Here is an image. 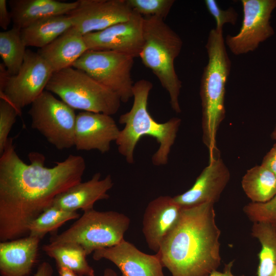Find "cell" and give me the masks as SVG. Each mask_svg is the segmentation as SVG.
<instances>
[{
    "label": "cell",
    "mask_w": 276,
    "mask_h": 276,
    "mask_svg": "<svg viewBox=\"0 0 276 276\" xmlns=\"http://www.w3.org/2000/svg\"><path fill=\"white\" fill-rule=\"evenodd\" d=\"M30 164L17 154L9 138L0 157V241L29 235L31 223L52 205L55 198L81 182L84 158L70 155L51 168L44 165L43 154L32 152Z\"/></svg>",
    "instance_id": "cell-1"
},
{
    "label": "cell",
    "mask_w": 276,
    "mask_h": 276,
    "mask_svg": "<svg viewBox=\"0 0 276 276\" xmlns=\"http://www.w3.org/2000/svg\"><path fill=\"white\" fill-rule=\"evenodd\" d=\"M215 217L212 202L182 208L156 254L172 276H209L219 267L221 231Z\"/></svg>",
    "instance_id": "cell-2"
},
{
    "label": "cell",
    "mask_w": 276,
    "mask_h": 276,
    "mask_svg": "<svg viewBox=\"0 0 276 276\" xmlns=\"http://www.w3.org/2000/svg\"><path fill=\"white\" fill-rule=\"evenodd\" d=\"M152 83L145 79L135 82L133 87V102L130 110L121 115L119 122L124 127L115 141L118 151L129 164L134 162V151L141 138L148 135L155 138L159 146L152 156L156 166L168 163L181 124V119L173 117L160 123L153 119L148 110V99Z\"/></svg>",
    "instance_id": "cell-3"
},
{
    "label": "cell",
    "mask_w": 276,
    "mask_h": 276,
    "mask_svg": "<svg viewBox=\"0 0 276 276\" xmlns=\"http://www.w3.org/2000/svg\"><path fill=\"white\" fill-rule=\"evenodd\" d=\"M225 44L223 31L212 29L205 44L208 62L203 68L199 91L202 142L209 150V158L220 155L216 137L225 117V85L231 68Z\"/></svg>",
    "instance_id": "cell-4"
},
{
    "label": "cell",
    "mask_w": 276,
    "mask_h": 276,
    "mask_svg": "<svg viewBox=\"0 0 276 276\" xmlns=\"http://www.w3.org/2000/svg\"><path fill=\"white\" fill-rule=\"evenodd\" d=\"M144 18V42L139 57L168 92L173 110L179 113L182 83L174 61L181 52L182 40L164 19L155 16Z\"/></svg>",
    "instance_id": "cell-5"
},
{
    "label": "cell",
    "mask_w": 276,
    "mask_h": 276,
    "mask_svg": "<svg viewBox=\"0 0 276 276\" xmlns=\"http://www.w3.org/2000/svg\"><path fill=\"white\" fill-rule=\"evenodd\" d=\"M45 90L57 95L74 109L116 114L121 101L114 92L84 71L70 67L54 73Z\"/></svg>",
    "instance_id": "cell-6"
},
{
    "label": "cell",
    "mask_w": 276,
    "mask_h": 276,
    "mask_svg": "<svg viewBox=\"0 0 276 276\" xmlns=\"http://www.w3.org/2000/svg\"><path fill=\"white\" fill-rule=\"evenodd\" d=\"M130 218L116 211L84 212L67 229L52 236L50 243H73L82 246L87 255L121 242L129 227Z\"/></svg>",
    "instance_id": "cell-7"
},
{
    "label": "cell",
    "mask_w": 276,
    "mask_h": 276,
    "mask_svg": "<svg viewBox=\"0 0 276 276\" xmlns=\"http://www.w3.org/2000/svg\"><path fill=\"white\" fill-rule=\"evenodd\" d=\"M54 72L37 53L27 50L18 72L10 75L0 64V98L10 102L21 113L43 93Z\"/></svg>",
    "instance_id": "cell-8"
},
{
    "label": "cell",
    "mask_w": 276,
    "mask_h": 276,
    "mask_svg": "<svg viewBox=\"0 0 276 276\" xmlns=\"http://www.w3.org/2000/svg\"><path fill=\"white\" fill-rule=\"evenodd\" d=\"M31 127L58 150L74 146L76 116L74 109L44 90L28 111Z\"/></svg>",
    "instance_id": "cell-9"
},
{
    "label": "cell",
    "mask_w": 276,
    "mask_h": 276,
    "mask_svg": "<svg viewBox=\"0 0 276 276\" xmlns=\"http://www.w3.org/2000/svg\"><path fill=\"white\" fill-rule=\"evenodd\" d=\"M133 63L134 58L124 54L88 50L72 67L84 71L126 103L133 97Z\"/></svg>",
    "instance_id": "cell-10"
},
{
    "label": "cell",
    "mask_w": 276,
    "mask_h": 276,
    "mask_svg": "<svg viewBox=\"0 0 276 276\" xmlns=\"http://www.w3.org/2000/svg\"><path fill=\"white\" fill-rule=\"evenodd\" d=\"M242 26L235 35H227L225 43L231 52L240 55L253 52L259 44L274 34L270 25L276 0H241Z\"/></svg>",
    "instance_id": "cell-11"
},
{
    "label": "cell",
    "mask_w": 276,
    "mask_h": 276,
    "mask_svg": "<svg viewBox=\"0 0 276 276\" xmlns=\"http://www.w3.org/2000/svg\"><path fill=\"white\" fill-rule=\"evenodd\" d=\"M144 17L133 10L130 18L83 35L88 50L113 51L139 57L144 42Z\"/></svg>",
    "instance_id": "cell-12"
},
{
    "label": "cell",
    "mask_w": 276,
    "mask_h": 276,
    "mask_svg": "<svg viewBox=\"0 0 276 276\" xmlns=\"http://www.w3.org/2000/svg\"><path fill=\"white\" fill-rule=\"evenodd\" d=\"M77 1V6L67 15L83 35L128 20L133 13L126 0Z\"/></svg>",
    "instance_id": "cell-13"
},
{
    "label": "cell",
    "mask_w": 276,
    "mask_h": 276,
    "mask_svg": "<svg viewBox=\"0 0 276 276\" xmlns=\"http://www.w3.org/2000/svg\"><path fill=\"white\" fill-rule=\"evenodd\" d=\"M120 130L110 115L82 111L76 116L74 146L77 150H97L101 153L109 151Z\"/></svg>",
    "instance_id": "cell-14"
},
{
    "label": "cell",
    "mask_w": 276,
    "mask_h": 276,
    "mask_svg": "<svg viewBox=\"0 0 276 276\" xmlns=\"http://www.w3.org/2000/svg\"><path fill=\"white\" fill-rule=\"evenodd\" d=\"M231 174L228 167L219 157L209 159L208 165L202 171L191 188L173 197L181 208H189L206 202L215 203L228 184Z\"/></svg>",
    "instance_id": "cell-15"
},
{
    "label": "cell",
    "mask_w": 276,
    "mask_h": 276,
    "mask_svg": "<svg viewBox=\"0 0 276 276\" xmlns=\"http://www.w3.org/2000/svg\"><path fill=\"white\" fill-rule=\"evenodd\" d=\"M93 258L110 261L120 270L121 276H165L156 254H145L124 239L113 246L95 250Z\"/></svg>",
    "instance_id": "cell-16"
},
{
    "label": "cell",
    "mask_w": 276,
    "mask_h": 276,
    "mask_svg": "<svg viewBox=\"0 0 276 276\" xmlns=\"http://www.w3.org/2000/svg\"><path fill=\"white\" fill-rule=\"evenodd\" d=\"M182 208L167 195L160 196L147 205L143 215L142 232L150 249L157 253L165 237L174 228Z\"/></svg>",
    "instance_id": "cell-17"
},
{
    "label": "cell",
    "mask_w": 276,
    "mask_h": 276,
    "mask_svg": "<svg viewBox=\"0 0 276 276\" xmlns=\"http://www.w3.org/2000/svg\"><path fill=\"white\" fill-rule=\"evenodd\" d=\"M101 176L100 173H96L90 179L80 182L58 194L52 205L68 211L80 209L85 212L93 209L96 201L109 197L107 192L113 186L110 175L103 179Z\"/></svg>",
    "instance_id": "cell-18"
},
{
    "label": "cell",
    "mask_w": 276,
    "mask_h": 276,
    "mask_svg": "<svg viewBox=\"0 0 276 276\" xmlns=\"http://www.w3.org/2000/svg\"><path fill=\"white\" fill-rule=\"evenodd\" d=\"M40 239L27 236L0 243L2 276H28L36 262Z\"/></svg>",
    "instance_id": "cell-19"
},
{
    "label": "cell",
    "mask_w": 276,
    "mask_h": 276,
    "mask_svg": "<svg viewBox=\"0 0 276 276\" xmlns=\"http://www.w3.org/2000/svg\"><path fill=\"white\" fill-rule=\"evenodd\" d=\"M87 50L83 35L72 27L37 53L56 73L72 67Z\"/></svg>",
    "instance_id": "cell-20"
},
{
    "label": "cell",
    "mask_w": 276,
    "mask_h": 276,
    "mask_svg": "<svg viewBox=\"0 0 276 276\" xmlns=\"http://www.w3.org/2000/svg\"><path fill=\"white\" fill-rule=\"evenodd\" d=\"M8 3L13 27L21 30L44 18L67 15L77 6L78 1L11 0Z\"/></svg>",
    "instance_id": "cell-21"
},
{
    "label": "cell",
    "mask_w": 276,
    "mask_h": 276,
    "mask_svg": "<svg viewBox=\"0 0 276 276\" xmlns=\"http://www.w3.org/2000/svg\"><path fill=\"white\" fill-rule=\"evenodd\" d=\"M67 15L51 16L38 20L21 30L26 47L41 49L72 27Z\"/></svg>",
    "instance_id": "cell-22"
},
{
    "label": "cell",
    "mask_w": 276,
    "mask_h": 276,
    "mask_svg": "<svg viewBox=\"0 0 276 276\" xmlns=\"http://www.w3.org/2000/svg\"><path fill=\"white\" fill-rule=\"evenodd\" d=\"M42 249L47 255L55 260L57 266L66 267L82 276L95 275L94 268L86 259L87 255L80 245L73 243H50L44 245Z\"/></svg>",
    "instance_id": "cell-23"
},
{
    "label": "cell",
    "mask_w": 276,
    "mask_h": 276,
    "mask_svg": "<svg viewBox=\"0 0 276 276\" xmlns=\"http://www.w3.org/2000/svg\"><path fill=\"white\" fill-rule=\"evenodd\" d=\"M241 186L252 202H266L276 194V176L261 165H256L247 170Z\"/></svg>",
    "instance_id": "cell-24"
},
{
    "label": "cell",
    "mask_w": 276,
    "mask_h": 276,
    "mask_svg": "<svg viewBox=\"0 0 276 276\" xmlns=\"http://www.w3.org/2000/svg\"><path fill=\"white\" fill-rule=\"evenodd\" d=\"M251 231L261 246L257 276H270L276 268V226L267 222H254Z\"/></svg>",
    "instance_id": "cell-25"
},
{
    "label": "cell",
    "mask_w": 276,
    "mask_h": 276,
    "mask_svg": "<svg viewBox=\"0 0 276 276\" xmlns=\"http://www.w3.org/2000/svg\"><path fill=\"white\" fill-rule=\"evenodd\" d=\"M26 47L20 29L13 27L9 30L0 32V56L10 75H16L20 70L26 53Z\"/></svg>",
    "instance_id": "cell-26"
},
{
    "label": "cell",
    "mask_w": 276,
    "mask_h": 276,
    "mask_svg": "<svg viewBox=\"0 0 276 276\" xmlns=\"http://www.w3.org/2000/svg\"><path fill=\"white\" fill-rule=\"evenodd\" d=\"M80 217L77 211H68L51 205L35 218L29 227V235L40 240L71 220Z\"/></svg>",
    "instance_id": "cell-27"
},
{
    "label": "cell",
    "mask_w": 276,
    "mask_h": 276,
    "mask_svg": "<svg viewBox=\"0 0 276 276\" xmlns=\"http://www.w3.org/2000/svg\"><path fill=\"white\" fill-rule=\"evenodd\" d=\"M128 5L143 17L155 16L164 20L169 14L174 0H126Z\"/></svg>",
    "instance_id": "cell-28"
},
{
    "label": "cell",
    "mask_w": 276,
    "mask_h": 276,
    "mask_svg": "<svg viewBox=\"0 0 276 276\" xmlns=\"http://www.w3.org/2000/svg\"><path fill=\"white\" fill-rule=\"evenodd\" d=\"M243 212L254 222H267L276 226V194L264 203L250 202L245 205Z\"/></svg>",
    "instance_id": "cell-29"
},
{
    "label": "cell",
    "mask_w": 276,
    "mask_h": 276,
    "mask_svg": "<svg viewBox=\"0 0 276 276\" xmlns=\"http://www.w3.org/2000/svg\"><path fill=\"white\" fill-rule=\"evenodd\" d=\"M20 113L16 108L7 100H0V154L3 153L7 145L8 135L16 117Z\"/></svg>",
    "instance_id": "cell-30"
},
{
    "label": "cell",
    "mask_w": 276,
    "mask_h": 276,
    "mask_svg": "<svg viewBox=\"0 0 276 276\" xmlns=\"http://www.w3.org/2000/svg\"><path fill=\"white\" fill-rule=\"evenodd\" d=\"M204 4L208 11L215 20L216 30L222 31L226 24L232 25L236 24L238 14L234 8L230 7L226 10L222 9L215 0H205Z\"/></svg>",
    "instance_id": "cell-31"
},
{
    "label": "cell",
    "mask_w": 276,
    "mask_h": 276,
    "mask_svg": "<svg viewBox=\"0 0 276 276\" xmlns=\"http://www.w3.org/2000/svg\"><path fill=\"white\" fill-rule=\"evenodd\" d=\"M261 165L276 176V143L264 156Z\"/></svg>",
    "instance_id": "cell-32"
},
{
    "label": "cell",
    "mask_w": 276,
    "mask_h": 276,
    "mask_svg": "<svg viewBox=\"0 0 276 276\" xmlns=\"http://www.w3.org/2000/svg\"><path fill=\"white\" fill-rule=\"evenodd\" d=\"M6 0H0V27L6 31L12 21V18L7 6Z\"/></svg>",
    "instance_id": "cell-33"
},
{
    "label": "cell",
    "mask_w": 276,
    "mask_h": 276,
    "mask_svg": "<svg viewBox=\"0 0 276 276\" xmlns=\"http://www.w3.org/2000/svg\"><path fill=\"white\" fill-rule=\"evenodd\" d=\"M53 273L51 265L47 262H43L39 265L34 276H52Z\"/></svg>",
    "instance_id": "cell-34"
},
{
    "label": "cell",
    "mask_w": 276,
    "mask_h": 276,
    "mask_svg": "<svg viewBox=\"0 0 276 276\" xmlns=\"http://www.w3.org/2000/svg\"><path fill=\"white\" fill-rule=\"evenodd\" d=\"M234 260L231 261L227 264H225L223 271H219L217 270L212 271L209 276H244V275H234L232 271Z\"/></svg>",
    "instance_id": "cell-35"
},
{
    "label": "cell",
    "mask_w": 276,
    "mask_h": 276,
    "mask_svg": "<svg viewBox=\"0 0 276 276\" xmlns=\"http://www.w3.org/2000/svg\"><path fill=\"white\" fill-rule=\"evenodd\" d=\"M57 269L59 276H82L64 267L57 266Z\"/></svg>",
    "instance_id": "cell-36"
},
{
    "label": "cell",
    "mask_w": 276,
    "mask_h": 276,
    "mask_svg": "<svg viewBox=\"0 0 276 276\" xmlns=\"http://www.w3.org/2000/svg\"><path fill=\"white\" fill-rule=\"evenodd\" d=\"M103 276H118V275L111 268H107L104 270Z\"/></svg>",
    "instance_id": "cell-37"
},
{
    "label": "cell",
    "mask_w": 276,
    "mask_h": 276,
    "mask_svg": "<svg viewBox=\"0 0 276 276\" xmlns=\"http://www.w3.org/2000/svg\"><path fill=\"white\" fill-rule=\"evenodd\" d=\"M271 137L276 141V124L275 126L272 131V132L271 133Z\"/></svg>",
    "instance_id": "cell-38"
},
{
    "label": "cell",
    "mask_w": 276,
    "mask_h": 276,
    "mask_svg": "<svg viewBox=\"0 0 276 276\" xmlns=\"http://www.w3.org/2000/svg\"><path fill=\"white\" fill-rule=\"evenodd\" d=\"M270 276H276V268L273 273Z\"/></svg>",
    "instance_id": "cell-39"
}]
</instances>
